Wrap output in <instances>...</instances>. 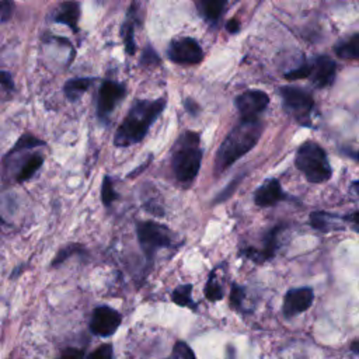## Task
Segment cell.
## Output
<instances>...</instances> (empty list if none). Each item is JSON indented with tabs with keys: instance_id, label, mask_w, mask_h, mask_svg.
Listing matches in <instances>:
<instances>
[{
	"instance_id": "1",
	"label": "cell",
	"mask_w": 359,
	"mask_h": 359,
	"mask_svg": "<svg viewBox=\"0 0 359 359\" xmlns=\"http://www.w3.org/2000/svg\"><path fill=\"white\" fill-rule=\"evenodd\" d=\"M164 107L165 98L137 100L115 132V146L128 147L139 143L146 136L151 123L160 116Z\"/></svg>"
},
{
	"instance_id": "2",
	"label": "cell",
	"mask_w": 359,
	"mask_h": 359,
	"mask_svg": "<svg viewBox=\"0 0 359 359\" xmlns=\"http://www.w3.org/2000/svg\"><path fill=\"white\" fill-rule=\"evenodd\" d=\"M259 119H241L222 142L215 160V171L222 172L240 157L247 154L259 140L262 133Z\"/></svg>"
},
{
	"instance_id": "3",
	"label": "cell",
	"mask_w": 359,
	"mask_h": 359,
	"mask_svg": "<svg viewBox=\"0 0 359 359\" xmlns=\"http://www.w3.org/2000/svg\"><path fill=\"white\" fill-rule=\"evenodd\" d=\"M202 161V149L199 135L195 132H184L172 147V170L175 178L189 185L196 178Z\"/></svg>"
},
{
	"instance_id": "4",
	"label": "cell",
	"mask_w": 359,
	"mask_h": 359,
	"mask_svg": "<svg viewBox=\"0 0 359 359\" xmlns=\"http://www.w3.org/2000/svg\"><path fill=\"white\" fill-rule=\"evenodd\" d=\"M294 164L306 180L313 184H321L331 178V165L324 149L316 142H304L296 151Z\"/></svg>"
},
{
	"instance_id": "5",
	"label": "cell",
	"mask_w": 359,
	"mask_h": 359,
	"mask_svg": "<svg viewBox=\"0 0 359 359\" xmlns=\"http://www.w3.org/2000/svg\"><path fill=\"white\" fill-rule=\"evenodd\" d=\"M335 72H337L335 62L331 57L321 55L310 59L309 62L303 63L297 69L286 72L285 77L289 80L310 79L316 87L324 88L332 84Z\"/></svg>"
},
{
	"instance_id": "6",
	"label": "cell",
	"mask_w": 359,
	"mask_h": 359,
	"mask_svg": "<svg viewBox=\"0 0 359 359\" xmlns=\"http://www.w3.org/2000/svg\"><path fill=\"white\" fill-rule=\"evenodd\" d=\"M282 107L287 115L302 125H310V115L314 107L313 95L300 87L283 86L279 90Z\"/></svg>"
},
{
	"instance_id": "7",
	"label": "cell",
	"mask_w": 359,
	"mask_h": 359,
	"mask_svg": "<svg viewBox=\"0 0 359 359\" xmlns=\"http://www.w3.org/2000/svg\"><path fill=\"white\" fill-rule=\"evenodd\" d=\"M139 244L147 259H151L157 250L170 247L174 241L172 233L168 227L156 222H142L136 229Z\"/></svg>"
},
{
	"instance_id": "8",
	"label": "cell",
	"mask_w": 359,
	"mask_h": 359,
	"mask_svg": "<svg viewBox=\"0 0 359 359\" xmlns=\"http://www.w3.org/2000/svg\"><path fill=\"white\" fill-rule=\"evenodd\" d=\"M167 55L168 59L177 65H198L203 59V50L199 42L189 36L171 41Z\"/></svg>"
},
{
	"instance_id": "9",
	"label": "cell",
	"mask_w": 359,
	"mask_h": 359,
	"mask_svg": "<svg viewBox=\"0 0 359 359\" xmlns=\"http://www.w3.org/2000/svg\"><path fill=\"white\" fill-rule=\"evenodd\" d=\"M269 104V97L261 90H247L236 98L241 119H258Z\"/></svg>"
},
{
	"instance_id": "10",
	"label": "cell",
	"mask_w": 359,
	"mask_h": 359,
	"mask_svg": "<svg viewBox=\"0 0 359 359\" xmlns=\"http://www.w3.org/2000/svg\"><path fill=\"white\" fill-rule=\"evenodd\" d=\"M122 316L109 306H98L94 309L90 320V331L98 337L112 335L121 325Z\"/></svg>"
},
{
	"instance_id": "11",
	"label": "cell",
	"mask_w": 359,
	"mask_h": 359,
	"mask_svg": "<svg viewBox=\"0 0 359 359\" xmlns=\"http://www.w3.org/2000/svg\"><path fill=\"white\" fill-rule=\"evenodd\" d=\"M125 87L121 83L107 80L102 83L98 91V102H97V112L100 119H107L108 115L114 111L116 104L125 97Z\"/></svg>"
},
{
	"instance_id": "12",
	"label": "cell",
	"mask_w": 359,
	"mask_h": 359,
	"mask_svg": "<svg viewBox=\"0 0 359 359\" xmlns=\"http://www.w3.org/2000/svg\"><path fill=\"white\" fill-rule=\"evenodd\" d=\"M314 294L310 287H297L286 292L283 299V316L290 318L306 311L313 303Z\"/></svg>"
},
{
	"instance_id": "13",
	"label": "cell",
	"mask_w": 359,
	"mask_h": 359,
	"mask_svg": "<svg viewBox=\"0 0 359 359\" xmlns=\"http://www.w3.org/2000/svg\"><path fill=\"white\" fill-rule=\"evenodd\" d=\"M280 231V227L276 226L273 229H271L265 237H264V245L261 248H255V247H247L244 250H241V255L257 262V264H262L268 259H271L275 255L276 251V245H278V234Z\"/></svg>"
},
{
	"instance_id": "14",
	"label": "cell",
	"mask_w": 359,
	"mask_h": 359,
	"mask_svg": "<svg viewBox=\"0 0 359 359\" xmlns=\"http://www.w3.org/2000/svg\"><path fill=\"white\" fill-rule=\"evenodd\" d=\"M283 199H286V194L282 191L279 181L275 178L266 180L254 192V202L261 208L273 206Z\"/></svg>"
},
{
	"instance_id": "15",
	"label": "cell",
	"mask_w": 359,
	"mask_h": 359,
	"mask_svg": "<svg viewBox=\"0 0 359 359\" xmlns=\"http://www.w3.org/2000/svg\"><path fill=\"white\" fill-rule=\"evenodd\" d=\"M79 18H80V4L74 0L63 1L55 14V21L67 25L73 32L79 31Z\"/></svg>"
},
{
	"instance_id": "16",
	"label": "cell",
	"mask_w": 359,
	"mask_h": 359,
	"mask_svg": "<svg viewBox=\"0 0 359 359\" xmlns=\"http://www.w3.org/2000/svg\"><path fill=\"white\" fill-rule=\"evenodd\" d=\"M310 224L320 231H337L345 227L344 219L328 212H313L310 215Z\"/></svg>"
},
{
	"instance_id": "17",
	"label": "cell",
	"mask_w": 359,
	"mask_h": 359,
	"mask_svg": "<svg viewBox=\"0 0 359 359\" xmlns=\"http://www.w3.org/2000/svg\"><path fill=\"white\" fill-rule=\"evenodd\" d=\"M136 7H137V3L133 1L132 6H130V10H129V18L123 22L122 25V29H121V34H122V39H123V43H125V50L126 53L129 55H133L136 52V45H135V15H136Z\"/></svg>"
},
{
	"instance_id": "18",
	"label": "cell",
	"mask_w": 359,
	"mask_h": 359,
	"mask_svg": "<svg viewBox=\"0 0 359 359\" xmlns=\"http://www.w3.org/2000/svg\"><path fill=\"white\" fill-rule=\"evenodd\" d=\"M93 81H94V79H91V77H76V79H72L63 87L65 95L70 101H76L88 90V87L93 84Z\"/></svg>"
},
{
	"instance_id": "19",
	"label": "cell",
	"mask_w": 359,
	"mask_h": 359,
	"mask_svg": "<svg viewBox=\"0 0 359 359\" xmlns=\"http://www.w3.org/2000/svg\"><path fill=\"white\" fill-rule=\"evenodd\" d=\"M335 53L344 59H359V32L339 41L335 45Z\"/></svg>"
},
{
	"instance_id": "20",
	"label": "cell",
	"mask_w": 359,
	"mask_h": 359,
	"mask_svg": "<svg viewBox=\"0 0 359 359\" xmlns=\"http://www.w3.org/2000/svg\"><path fill=\"white\" fill-rule=\"evenodd\" d=\"M196 3L206 21H216L220 17L227 0H196Z\"/></svg>"
},
{
	"instance_id": "21",
	"label": "cell",
	"mask_w": 359,
	"mask_h": 359,
	"mask_svg": "<svg viewBox=\"0 0 359 359\" xmlns=\"http://www.w3.org/2000/svg\"><path fill=\"white\" fill-rule=\"evenodd\" d=\"M42 163H43L42 154H34V156L28 157L17 174V181L24 182V181L29 180L41 168Z\"/></svg>"
},
{
	"instance_id": "22",
	"label": "cell",
	"mask_w": 359,
	"mask_h": 359,
	"mask_svg": "<svg viewBox=\"0 0 359 359\" xmlns=\"http://www.w3.org/2000/svg\"><path fill=\"white\" fill-rule=\"evenodd\" d=\"M191 292H192V285L187 283V285H180L177 289H174L171 299L175 304L182 306V307H192L195 310L196 304L192 302L191 297Z\"/></svg>"
},
{
	"instance_id": "23",
	"label": "cell",
	"mask_w": 359,
	"mask_h": 359,
	"mask_svg": "<svg viewBox=\"0 0 359 359\" xmlns=\"http://www.w3.org/2000/svg\"><path fill=\"white\" fill-rule=\"evenodd\" d=\"M116 192L114 189L112 180L109 177H104L102 185H101V201L105 206H109L116 199Z\"/></svg>"
},
{
	"instance_id": "24",
	"label": "cell",
	"mask_w": 359,
	"mask_h": 359,
	"mask_svg": "<svg viewBox=\"0 0 359 359\" xmlns=\"http://www.w3.org/2000/svg\"><path fill=\"white\" fill-rule=\"evenodd\" d=\"M205 296H206V299H209V300H212V302L220 300L222 296H223L222 286L219 285V282L216 280V278H215L213 273L210 275V278H209L208 282H206V286H205Z\"/></svg>"
},
{
	"instance_id": "25",
	"label": "cell",
	"mask_w": 359,
	"mask_h": 359,
	"mask_svg": "<svg viewBox=\"0 0 359 359\" xmlns=\"http://www.w3.org/2000/svg\"><path fill=\"white\" fill-rule=\"evenodd\" d=\"M43 142L36 139L32 135H24L18 139V142L15 143V146L13 147V150L10 151H20V150H25V149H31V147H36V146H42Z\"/></svg>"
},
{
	"instance_id": "26",
	"label": "cell",
	"mask_w": 359,
	"mask_h": 359,
	"mask_svg": "<svg viewBox=\"0 0 359 359\" xmlns=\"http://www.w3.org/2000/svg\"><path fill=\"white\" fill-rule=\"evenodd\" d=\"M83 359H112V345L102 344Z\"/></svg>"
},
{
	"instance_id": "27",
	"label": "cell",
	"mask_w": 359,
	"mask_h": 359,
	"mask_svg": "<svg viewBox=\"0 0 359 359\" xmlns=\"http://www.w3.org/2000/svg\"><path fill=\"white\" fill-rule=\"evenodd\" d=\"M245 294H244V287L238 286V285H233L231 286V292H230V304L234 309H240L243 304Z\"/></svg>"
},
{
	"instance_id": "28",
	"label": "cell",
	"mask_w": 359,
	"mask_h": 359,
	"mask_svg": "<svg viewBox=\"0 0 359 359\" xmlns=\"http://www.w3.org/2000/svg\"><path fill=\"white\" fill-rule=\"evenodd\" d=\"M160 62V57L158 55L154 52L153 48L147 46L144 50H143V55H142V59H140V65L142 66H154Z\"/></svg>"
},
{
	"instance_id": "29",
	"label": "cell",
	"mask_w": 359,
	"mask_h": 359,
	"mask_svg": "<svg viewBox=\"0 0 359 359\" xmlns=\"http://www.w3.org/2000/svg\"><path fill=\"white\" fill-rule=\"evenodd\" d=\"M14 10L13 0H0V22H6L11 18Z\"/></svg>"
},
{
	"instance_id": "30",
	"label": "cell",
	"mask_w": 359,
	"mask_h": 359,
	"mask_svg": "<svg viewBox=\"0 0 359 359\" xmlns=\"http://www.w3.org/2000/svg\"><path fill=\"white\" fill-rule=\"evenodd\" d=\"M80 250V245H77V244H74V245H69V247H66L65 250H62V251H59V254H57V257L53 259V265H59V264H62L67 257H70L72 254H74V252H77Z\"/></svg>"
},
{
	"instance_id": "31",
	"label": "cell",
	"mask_w": 359,
	"mask_h": 359,
	"mask_svg": "<svg viewBox=\"0 0 359 359\" xmlns=\"http://www.w3.org/2000/svg\"><path fill=\"white\" fill-rule=\"evenodd\" d=\"M342 219H344L345 224H348L353 231L359 233V210L353 212V213H349V215L344 216Z\"/></svg>"
},
{
	"instance_id": "32",
	"label": "cell",
	"mask_w": 359,
	"mask_h": 359,
	"mask_svg": "<svg viewBox=\"0 0 359 359\" xmlns=\"http://www.w3.org/2000/svg\"><path fill=\"white\" fill-rule=\"evenodd\" d=\"M84 351L79 348H69L63 351V353L59 356V359H83Z\"/></svg>"
},
{
	"instance_id": "33",
	"label": "cell",
	"mask_w": 359,
	"mask_h": 359,
	"mask_svg": "<svg viewBox=\"0 0 359 359\" xmlns=\"http://www.w3.org/2000/svg\"><path fill=\"white\" fill-rule=\"evenodd\" d=\"M0 86L4 87L7 91H11L14 88V83L11 79V74L7 72H0Z\"/></svg>"
},
{
	"instance_id": "34",
	"label": "cell",
	"mask_w": 359,
	"mask_h": 359,
	"mask_svg": "<svg viewBox=\"0 0 359 359\" xmlns=\"http://www.w3.org/2000/svg\"><path fill=\"white\" fill-rule=\"evenodd\" d=\"M185 108L189 111V114H195L196 109H198V105H196V102H194L192 100H187V101H185Z\"/></svg>"
},
{
	"instance_id": "35",
	"label": "cell",
	"mask_w": 359,
	"mask_h": 359,
	"mask_svg": "<svg viewBox=\"0 0 359 359\" xmlns=\"http://www.w3.org/2000/svg\"><path fill=\"white\" fill-rule=\"evenodd\" d=\"M226 28H227L229 32H237L238 31V22L236 20H231V21H229Z\"/></svg>"
},
{
	"instance_id": "36",
	"label": "cell",
	"mask_w": 359,
	"mask_h": 359,
	"mask_svg": "<svg viewBox=\"0 0 359 359\" xmlns=\"http://www.w3.org/2000/svg\"><path fill=\"white\" fill-rule=\"evenodd\" d=\"M351 348H352V351H353V352L359 353V341H353V342H352V345H351Z\"/></svg>"
},
{
	"instance_id": "37",
	"label": "cell",
	"mask_w": 359,
	"mask_h": 359,
	"mask_svg": "<svg viewBox=\"0 0 359 359\" xmlns=\"http://www.w3.org/2000/svg\"><path fill=\"white\" fill-rule=\"evenodd\" d=\"M352 189L359 195V181H355V182H352Z\"/></svg>"
},
{
	"instance_id": "38",
	"label": "cell",
	"mask_w": 359,
	"mask_h": 359,
	"mask_svg": "<svg viewBox=\"0 0 359 359\" xmlns=\"http://www.w3.org/2000/svg\"><path fill=\"white\" fill-rule=\"evenodd\" d=\"M355 157H356V158H358V160H359V151H358V153H356V156H355Z\"/></svg>"
}]
</instances>
